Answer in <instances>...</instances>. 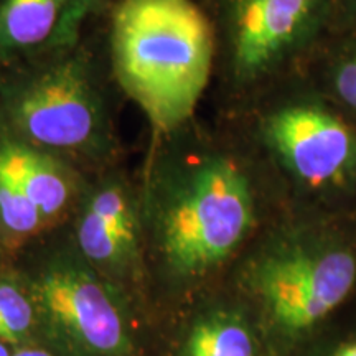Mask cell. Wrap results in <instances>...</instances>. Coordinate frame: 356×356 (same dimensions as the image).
Returning <instances> with one entry per match:
<instances>
[{
  "label": "cell",
  "mask_w": 356,
  "mask_h": 356,
  "mask_svg": "<svg viewBox=\"0 0 356 356\" xmlns=\"http://www.w3.org/2000/svg\"><path fill=\"white\" fill-rule=\"evenodd\" d=\"M114 68L159 131L184 124L208 83L213 35L190 0H126L115 13Z\"/></svg>",
  "instance_id": "6da1fadb"
},
{
  "label": "cell",
  "mask_w": 356,
  "mask_h": 356,
  "mask_svg": "<svg viewBox=\"0 0 356 356\" xmlns=\"http://www.w3.org/2000/svg\"><path fill=\"white\" fill-rule=\"evenodd\" d=\"M254 208L246 177L233 162L211 159L186 178L160 226L167 262L184 275L225 261L252 226Z\"/></svg>",
  "instance_id": "7a4b0ae2"
},
{
  "label": "cell",
  "mask_w": 356,
  "mask_h": 356,
  "mask_svg": "<svg viewBox=\"0 0 356 356\" xmlns=\"http://www.w3.org/2000/svg\"><path fill=\"white\" fill-rule=\"evenodd\" d=\"M356 282V259L345 249L293 251L267 259L257 289L270 317L287 332H304L332 314Z\"/></svg>",
  "instance_id": "3957f363"
},
{
  "label": "cell",
  "mask_w": 356,
  "mask_h": 356,
  "mask_svg": "<svg viewBox=\"0 0 356 356\" xmlns=\"http://www.w3.org/2000/svg\"><path fill=\"white\" fill-rule=\"evenodd\" d=\"M13 119L30 140L55 149L88 147L99 131L96 96L73 63L30 83L15 101Z\"/></svg>",
  "instance_id": "277c9868"
},
{
  "label": "cell",
  "mask_w": 356,
  "mask_h": 356,
  "mask_svg": "<svg viewBox=\"0 0 356 356\" xmlns=\"http://www.w3.org/2000/svg\"><path fill=\"white\" fill-rule=\"evenodd\" d=\"M266 136L307 184H338L356 172V136L327 111L314 106L280 109L267 121Z\"/></svg>",
  "instance_id": "5b68a950"
},
{
  "label": "cell",
  "mask_w": 356,
  "mask_h": 356,
  "mask_svg": "<svg viewBox=\"0 0 356 356\" xmlns=\"http://www.w3.org/2000/svg\"><path fill=\"white\" fill-rule=\"evenodd\" d=\"M40 302L84 348L101 355L126 350V328L118 307L99 284L74 269L50 270L40 279Z\"/></svg>",
  "instance_id": "8992f818"
},
{
  "label": "cell",
  "mask_w": 356,
  "mask_h": 356,
  "mask_svg": "<svg viewBox=\"0 0 356 356\" xmlns=\"http://www.w3.org/2000/svg\"><path fill=\"white\" fill-rule=\"evenodd\" d=\"M320 0H238L234 13V65L254 76L275 63L302 37Z\"/></svg>",
  "instance_id": "52a82bcc"
},
{
  "label": "cell",
  "mask_w": 356,
  "mask_h": 356,
  "mask_svg": "<svg viewBox=\"0 0 356 356\" xmlns=\"http://www.w3.org/2000/svg\"><path fill=\"white\" fill-rule=\"evenodd\" d=\"M89 0H3L0 53L50 50L76 40Z\"/></svg>",
  "instance_id": "ba28073f"
},
{
  "label": "cell",
  "mask_w": 356,
  "mask_h": 356,
  "mask_svg": "<svg viewBox=\"0 0 356 356\" xmlns=\"http://www.w3.org/2000/svg\"><path fill=\"white\" fill-rule=\"evenodd\" d=\"M78 239L84 254L96 262H118L127 256L136 241V220L119 186L95 195L79 222Z\"/></svg>",
  "instance_id": "9c48e42d"
},
{
  "label": "cell",
  "mask_w": 356,
  "mask_h": 356,
  "mask_svg": "<svg viewBox=\"0 0 356 356\" xmlns=\"http://www.w3.org/2000/svg\"><path fill=\"white\" fill-rule=\"evenodd\" d=\"M0 168L37 204L44 220L60 215L68 204L71 195L68 177L47 155L6 142L0 145Z\"/></svg>",
  "instance_id": "30bf717a"
},
{
  "label": "cell",
  "mask_w": 356,
  "mask_h": 356,
  "mask_svg": "<svg viewBox=\"0 0 356 356\" xmlns=\"http://www.w3.org/2000/svg\"><path fill=\"white\" fill-rule=\"evenodd\" d=\"M188 356H254L251 332L241 320L226 315L203 320L186 341Z\"/></svg>",
  "instance_id": "8fae6325"
},
{
  "label": "cell",
  "mask_w": 356,
  "mask_h": 356,
  "mask_svg": "<svg viewBox=\"0 0 356 356\" xmlns=\"http://www.w3.org/2000/svg\"><path fill=\"white\" fill-rule=\"evenodd\" d=\"M44 216L13 178L0 168V225L13 234L37 231Z\"/></svg>",
  "instance_id": "7c38bea8"
},
{
  "label": "cell",
  "mask_w": 356,
  "mask_h": 356,
  "mask_svg": "<svg viewBox=\"0 0 356 356\" xmlns=\"http://www.w3.org/2000/svg\"><path fill=\"white\" fill-rule=\"evenodd\" d=\"M32 305L10 282H0V341L19 343L30 332Z\"/></svg>",
  "instance_id": "4fadbf2b"
},
{
  "label": "cell",
  "mask_w": 356,
  "mask_h": 356,
  "mask_svg": "<svg viewBox=\"0 0 356 356\" xmlns=\"http://www.w3.org/2000/svg\"><path fill=\"white\" fill-rule=\"evenodd\" d=\"M335 88L338 96L356 111V56L345 61L337 71Z\"/></svg>",
  "instance_id": "5bb4252c"
},
{
  "label": "cell",
  "mask_w": 356,
  "mask_h": 356,
  "mask_svg": "<svg viewBox=\"0 0 356 356\" xmlns=\"http://www.w3.org/2000/svg\"><path fill=\"white\" fill-rule=\"evenodd\" d=\"M12 356H51L48 351L43 350H35V348H25V350H19L15 355Z\"/></svg>",
  "instance_id": "9a60e30c"
},
{
  "label": "cell",
  "mask_w": 356,
  "mask_h": 356,
  "mask_svg": "<svg viewBox=\"0 0 356 356\" xmlns=\"http://www.w3.org/2000/svg\"><path fill=\"white\" fill-rule=\"evenodd\" d=\"M335 356H356V343L346 346V348H343L341 351H338Z\"/></svg>",
  "instance_id": "2e32d148"
},
{
  "label": "cell",
  "mask_w": 356,
  "mask_h": 356,
  "mask_svg": "<svg viewBox=\"0 0 356 356\" xmlns=\"http://www.w3.org/2000/svg\"><path fill=\"white\" fill-rule=\"evenodd\" d=\"M0 356H12L8 353V348L6 345H3V341H0Z\"/></svg>",
  "instance_id": "e0dca14e"
}]
</instances>
